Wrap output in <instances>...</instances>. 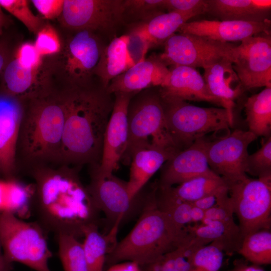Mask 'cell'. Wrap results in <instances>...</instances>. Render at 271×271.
<instances>
[{
	"label": "cell",
	"instance_id": "cell-2",
	"mask_svg": "<svg viewBox=\"0 0 271 271\" xmlns=\"http://www.w3.org/2000/svg\"><path fill=\"white\" fill-rule=\"evenodd\" d=\"M65 112L59 164L81 168L98 165L114 95L97 81L61 93Z\"/></svg>",
	"mask_w": 271,
	"mask_h": 271
},
{
	"label": "cell",
	"instance_id": "cell-20",
	"mask_svg": "<svg viewBox=\"0 0 271 271\" xmlns=\"http://www.w3.org/2000/svg\"><path fill=\"white\" fill-rule=\"evenodd\" d=\"M170 69L159 55L144 58L113 78L106 89L111 94H136L146 89L159 87L165 81Z\"/></svg>",
	"mask_w": 271,
	"mask_h": 271
},
{
	"label": "cell",
	"instance_id": "cell-12",
	"mask_svg": "<svg viewBox=\"0 0 271 271\" xmlns=\"http://www.w3.org/2000/svg\"><path fill=\"white\" fill-rule=\"evenodd\" d=\"M256 138L248 130L236 129L214 140H208L206 155L210 169L227 184L246 178L247 148Z\"/></svg>",
	"mask_w": 271,
	"mask_h": 271
},
{
	"label": "cell",
	"instance_id": "cell-29",
	"mask_svg": "<svg viewBox=\"0 0 271 271\" xmlns=\"http://www.w3.org/2000/svg\"><path fill=\"white\" fill-rule=\"evenodd\" d=\"M119 225L118 223L113 225L107 235L100 232L98 223L85 227L82 244L88 271H103L106 255L116 243L115 236Z\"/></svg>",
	"mask_w": 271,
	"mask_h": 271
},
{
	"label": "cell",
	"instance_id": "cell-39",
	"mask_svg": "<svg viewBox=\"0 0 271 271\" xmlns=\"http://www.w3.org/2000/svg\"><path fill=\"white\" fill-rule=\"evenodd\" d=\"M1 8L14 16L33 33H37L43 27L42 20L35 16L26 0H0Z\"/></svg>",
	"mask_w": 271,
	"mask_h": 271
},
{
	"label": "cell",
	"instance_id": "cell-3",
	"mask_svg": "<svg viewBox=\"0 0 271 271\" xmlns=\"http://www.w3.org/2000/svg\"><path fill=\"white\" fill-rule=\"evenodd\" d=\"M61 93L24 102L17 149L18 169L59 164L64 124Z\"/></svg>",
	"mask_w": 271,
	"mask_h": 271
},
{
	"label": "cell",
	"instance_id": "cell-31",
	"mask_svg": "<svg viewBox=\"0 0 271 271\" xmlns=\"http://www.w3.org/2000/svg\"><path fill=\"white\" fill-rule=\"evenodd\" d=\"M227 188L226 181L216 174L200 176L171 187L177 197L190 203Z\"/></svg>",
	"mask_w": 271,
	"mask_h": 271
},
{
	"label": "cell",
	"instance_id": "cell-6",
	"mask_svg": "<svg viewBox=\"0 0 271 271\" xmlns=\"http://www.w3.org/2000/svg\"><path fill=\"white\" fill-rule=\"evenodd\" d=\"M161 99L169 132L180 151L209 133L230 132L234 121L224 108L202 107L186 101Z\"/></svg>",
	"mask_w": 271,
	"mask_h": 271
},
{
	"label": "cell",
	"instance_id": "cell-11",
	"mask_svg": "<svg viewBox=\"0 0 271 271\" xmlns=\"http://www.w3.org/2000/svg\"><path fill=\"white\" fill-rule=\"evenodd\" d=\"M164 51L159 55L168 67L186 66L203 69L221 58L229 57L232 62L235 45L197 35L175 33L164 42Z\"/></svg>",
	"mask_w": 271,
	"mask_h": 271
},
{
	"label": "cell",
	"instance_id": "cell-15",
	"mask_svg": "<svg viewBox=\"0 0 271 271\" xmlns=\"http://www.w3.org/2000/svg\"><path fill=\"white\" fill-rule=\"evenodd\" d=\"M113 94L114 104L104 135L101 160L98 165L90 167L104 177L113 175L126 151L128 139L127 107L134 95L124 93Z\"/></svg>",
	"mask_w": 271,
	"mask_h": 271
},
{
	"label": "cell",
	"instance_id": "cell-38",
	"mask_svg": "<svg viewBox=\"0 0 271 271\" xmlns=\"http://www.w3.org/2000/svg\"><path fill=\"white\" fill-rule=\"evenodd\" d=\"M246 173L258 178L271 177V137L263 142L253 154L248 155L246 162Z\"/></svg>",
	"mask_w": 271,
	"mask_h": 271
},
{
	"label": "cell",
	"instance_id": "cell-43",
	"mask_svg": "<svg viewBox=\"0 0 271 271\" xmlns=\"http://www.w3.org/2000/svg\"><path fill=\"white\" fill-rule=\"evenodd\" d=\"M232 205L228 193L221 201L212 208L205 211L204 219L221 221H234Z\"/></svg>",
	"mask_w": 271,
	"mask_h": 271
},
{
	"label": "cell",
	"instance_id": "cell-23",
	"mask_svg": "<svg viewBox=\"0 0 271 271\" xmlns=\"http://www.w3.org/2000/svg\"><path fill=\"white\" fill-rule=\"evenodd\" d=\"M39 70L25 68L10 59L1 76L0 91L23 102L51 93L46 83L36 79Z\"/></svg>",
	"mask_w": 271,
	"mask_h": 271
},
{
	"label": "cell",
	"instance_id": "cell-49",
	"mask_svg": "<svg viewBox=\"0 0 271 271\" xmlns=\"http://www.w3.org/2000/svg\"><path fill=\"white\" fill-rule=\"evenodd\" d=\"M11 264L5 260L0 246V271H11Z\"/></svg>",
	"mask_w": 271,
	"mask_h": 271
},
{
	"label": "cell",
	"instance_id": "cell-8",
	"mask_svg": "<svg viewBox=\"0 0 271 271\" xmlns=\"http://www.w3.org/2000/svg\"><path fill=\"white\" fill-rule=\"evenodd\" d=\"M228 195L243 238L261 229H270L271 177H248L228 183Z\"/></svg>",
	"mask_w": 271,
	"mask_h": 271
},
{
	"label": "cell",
	"instance_id": "cell-21",
	"mask_svg": "<svg viewBox=\"0 0 271 271\" xmlns=\"http://www.w3.org/2000/svg\"><path fill=\"white\" fill-rule=\"evenodd\" d=\"M203 76L211 94L221 103L234 121L235 100L244 90L231 59L225 57L204 68Z\"/></svg>",
	"mask_w": 271,
	"mask_h": 271
},
{
	"label": "cell",
	"instance_id": "cell-48",
	"mask_svg": "<svg viewBox=\"0 0 271 271\" xmlns=\"http://www.w3.org/2000/svg\"><path fill=\"white\" fill-rule=\"evenodd\" d=\"M229 271H265L260 265L247 263L240 262L236 263L231 270Z\"/></svg>",
	"mask_w": 271,
	"mask_h": 271
},
{
	"label": "cell",
	"instance_id": "cell-1",
	"mask_svg": "<svg viewBox=\"0 0 271 271\" xmlns=\"http://www.w3.org/2000/svg\"><path fill=\"white\" fill-rule=\"evenodd\" d=\"M79 168L63 164L36 166L28 171L34 180L31 213L48 234L83 236L87 226L97 223L98 210Z\"/></svg>",
	"mask_w": 271,
	"mask_h": 271
},
{
	"label": "cell",
	"instance_id": "cell-13",
	"mask_svg": "<svg viewBox=\"0 0 271 271\" xmlns=\"http://www.w3.org/2000/svg\"><path fill=\"white\" fill-rule=\"evenodd\" d=\"M232 64L244 90L271 87L269 33L242 40L234 48Z\"/></svg>",
	"mask_w": 271,
	"mask_h": 271
},
{
	"label": "cell",
	"instance_id": "cell-19",
	"mask_svg": "<svg viewBox=\"0 0 271 271\" xmlns=\"http://www.w3.org/2000/svg\"><path fill=\"white\" fill-rule=\"evenodd\" d=\"M158 89L163 99L206 101L222 106L209 91L203 76L191 67L173 66Z\"/></svg>",
	"mask_w": 271,
	"mask_h": 271
},
{
	"label": "cell",
	"instance_id": "cell-33",
	"mask_svg": "<svg viewBox=\"0 0 271 271\" xmlns=\"http://www.w3.org/2000/svg\"><path fill=\"white\" fill-rule=\"evenodd\" d=\"M200 247L190 238L177 248L140 266L142 271H189L192 253Z\"/></svg>",
	"mask_w": 271,
	"mask_h": 271
},
{
	"label": "cell",
	"instance_id": "cell-46",
	"mask_svg": "<svg viewBox=\"0 0 271 271\" xmlns=\"http://www.w3.org/2000/svg\"><path fill=\"white\" fill-rule=\"evenodd\" d=\"M106 271H142L140 265L136 262L125 261L109 266Z\"/></svg>",
	"mask_w": 271,
	"mask_h": 271
},
{
	"label": "cell",
	"instance_id": "cell-18",
	"mask_svg": "<svg viewBox=\"0 0 271 271\" xmlns=\"http://www.w3.org/2000/svg\"><path fill=\"white\" fill-rule=\"evenodd\" d=\"M270 20L260 22L203 20L183 24L177 33L189 34L222 42L240 41L262 33H269Z\"/></svg>",
	"mask_w": 271,
	"mask_h": 271
},
{
	"label": "cell",
	"instance_id": "cell-7",
	"mask_svg": "<svg viewBox=\"0 0 271 271\" xmlns=\"http://www.w3.org/2000/svg\"><path fill=\"white\" fill-rule=\"evenodd\" d=\"M48 233L36 221L12 213L0 215V246L6 261L22 263L36 271H51L52 256Z\"/></svg>",
	"mask_w": 271,
	"mask_h": 271
},
{
	"label": "cell",
	"instance_id": "cell-42",
	"mask_svg": "<svg viewBox=\"0 0 271 271\" xmlns=\"http://www.w3.org/2000/svg\"><path fill=\"white\" fill-rule=\"evenodd\" d=\"M166 10L169 12L190 13L197 16L206 13V0H165Z\"/></svg>",
	"mask_w": 271,
	"mask_h": 271
},
{
	"label": "cell",
	"instance_id": "cell-34",
	"mask_svg": "<svg viewBox=\"0 0 271 271\" xmlns=\"http://www.w3.org/2000/svg\"><path fill=\"white\" fill-rule=\"evenodd\" d=\"M165 0H123L122 20L130 29L165 13Z\"/></svg>",
	"mask_w": 271,
	"mask_h": 271
},
{
	"label": "cell",
	"instance_id": "cell-37",
	"mask_svg": "<svg viewBox=\"0 0 271 271\" xmlns=\"http://www.w3.org/2000/svg\"><path fill=\"white\" fill-rule=\"evenodd\" d=\"M223 254L221 248L212 243L200 247L192 253L189 271H218Z\"/></svg>",
	"mask_w": 271,
	"mask_h": 271
},
{
	"label": "cell",
	"instance_id": "cell-41",
	"mask_svg": "<svg viewBox=\"0 0 271 271\" xmlns=\"http://www.w3.org/2000/svg\"><path fill=\"white\" fill-rule=\"evenodd\" d=\"M42 57L34 44L25 43L19 47L15 58L25 68L38 69L42 63Z\"/></svg>",
	"mask_w": 271,
	"mask_h": 271
},
{
	"label": "cell",
	"instance_id": "cell-44",
	"mask_svg": "<svg viewBox=\"0 0 271 271\" xmlns=\"http://www.w3.org/2000/svg\"><path fill=\"white\" fill-rule=\"evenodd\" d=\"M37 11L46 19H54L61 16L64 0H33Z\"/></svg>",
	"mask_w": 271,
	"mask_h": 271
},
{
	"label": "cell",
	"instance_id": "cell-25",
	"mask_svg": "<svg viewBox=\"0 0 271 271\" xmlns=\"http://www.w3.org/2000/svg\"><path fill=\"white\" fill-rule=\"evenodd\" d=\"M206 13L221 21L260 22L269 20L270 0H206Z\"/></svg>",
	"mask_w": 271,
	"mask_h": 271
},
{
	"label": "cell",
	"instance_id": "cell-5",
	"mask_svg": "<svg viewBox=\"0 0 271 271\" xmlns=\"http://www.w3.org/2000/svg\"><path fill=\"white\" fill-rule=\"evenodd\" d=\"M127 117L128 143L121 161L124 164L129 165L132 154L142 148H177L168 130L158 87L134 94L128 105Z\"/></svg>",
	"mask_w": 271,
	"mask_h": 271
},
{
	"label": "cell",
	"instance_id": "cell-28",
	"mask_svg": "<svg viewBox=\"0 0 271 271\" xmlns=\"http://www.w3.org/2000/svg\"><path fill=\"white\" fill-rule=\"evenodd\" d=\"M196 16L190 13L169 12L160 14L146 23L130 29L146 41L149 47L164 42L180 27Z\"/></svg>",
	"mask_w": 271,
	"mask_h": 271
},
{
	"label": "cell",
	"instance_id": "cell-16",
	"mask_svg": "<svg viewBox=\"0 0 271 271\" xmlns=\"http://www.w3.org/2000/svg\"><path fill=\"white\" fill-rule=\"evenodd\" d=\"M24 102L0 91V175L16 177L17 149Z\"/></svg>",
	"mask_w": 271,
	"mask_h": 271
},
{
	"label": "cell",
	"instance_id": "cell-14",
	"mask_svg": "<svg viewBox=\"0 0 271 271\" xmlns=\"http://www.w3.org/2000/svg\"><path fill=\"white\" fill-rule=\"evenodd\" d=\"M90 182L87 188L98 212L104 213L112 226L128 217L136 207L143 204L145 195L141 191L134 199L128 194L126 182L113 175L104 177L90 168Z\"/></svg>",
	"mask_w": 271,
	"mask_h": 271
},
{
	"label": "cell",
	"instance_id": "cell-22",
	"mask_svg": "<svg viewBox=\"0 0 271 271\" xmlns=\"http://www.w3.org/2000/svg\"><path fill=\"white\" fill-rule=\"evenodd\" d=\"M179 151L176 148L158 146L136 151L130 159L129 177L126 182L130 197L136 198L152 176Z\"/></svg>",
	"mask_w": 271,
	"mask_h": 271
},
{
	"label": "cell",
	"instance_id": "cell-32",
	"mask_svg": "<svg viewBox=\"0 0 271 271\" xmlns=\"http://www.w3.org/2000/svg\"><path fill=\"white\" fill-rule=\"evenodd\" d=\"M155 202L158 208L179 228L184 229L191 224L192 203L177 197L171 187H159L156 183Z\"/></svg>",
	"mask_w": 271,
	"mask_h": 271
},
{
	"label": "cell",
	"instance_id": "cell-17",
	"mask_svg": "<svg viewBox=\"0 0 271 271\" xmlns=\"http://www.w3.org/2000/svg\"><path fill=\"white\" fill-rule=\"evenodd\" d=\"M208 141L205 137L201 138L176 153L161 167L157 185L173 187L200 176L215 174L210 169L207 160Z\"/></svg>",
	"mask_w": 271,
	"mask_h": 271
},
{
	"label": "cell",
	"instance_id": "cell-24",
	"mask_svg": "<svg viewBox=\"0 0 271 271\" xmlns=\"http://www.w3.org/2000/svg\"><path fill=\"white\" fill-rule=\"evenodd\" d=\"M185 230L200 246L212 243L227 254L238 253L243 240L239 227L234 221L204 219L201 223L187 225Z\"/></svg>",
	"mask_w": 271,
	"mask_h": 271
},
{
	"label": "cell",
	"instance_id": "cell-27",
	"mask_svg": "<svg viewBox=\"0 0 271 271\" xmlns=\"http://www.w3.org/2000/svg\"><path fill=\"white\" fill-rule=\"evenodd\" d=\"M33 184H26L17 177L0 178V215L12 213L22 219L31 213Z\"/></svg>",
	"mask_w": 271,
	"mask_h": 271
},
{
	"label": "cell",
	"instance_id": "cell-30",
	"mask_svg": "<svg viewBox=\"0 0 271 271\" xmlns=\"http://www.w3.org/2000/svg\"><path fill=\"white\" fill-rule=\"evenodd\" d=\"M244 108L248 131L257 138L270 136L271 87L248 97Z\"/></svg>",
	"mask_w": 271,
	"mask_h": 271
},
{
	"label": "cell",
	"instance_id": "cell-45",
	"mask_svg": "<svg viewBox=\"0 0 271 271\" xmlns=\"http://www.w3.org/2000/svg\"><path fill=\"white\" fill-rule=\"evenodd\" d=\"M227 193L228 188L217 193L203 197L191 203L193 205L206 211L218 204Z\"/></svg>",
	"mask_w": 271,
	"mask_h": 271
},
{
	"label": "cell",
	"instance_id": "cell-47",
	"mask_svg": "<svg viewBox=\"0 0 271 271\" xmlns=\"http://www.w3.org/2000/svg\"><path fill=\"white\" fill-rule=\"evenodd\" d=\"M204 218L205 211L192 204L191 212V224L201 223Z\"/></svg>",
	"mask_w": 271,
	"mask_h": 271
},
{
	"label": "cell",
	"instance_id": "cell-50",
	"mask_svg": "<svg viewBox=\"0 0 271 271\" xmlns=\"http://www.w3.org/2000/svg\"><path fill=\"white\" fill-rule=\"evenodd\" d=\"M7 22V17L3 12L2 8L0 6V35L2 34L3 29L6 26Z\"/></svg>",
	"mask_w": 271,
	"mask_h": 271
},
{
	"label": "cell",
	"instance_id": "cell-9",
	"mask_svg": "<svg viewBox=\"0 0 271 271\" xmlns=\"http://www.w3.org/2000/svg\"><path fill=\"white\" fill-rule=\"evenodd\" d=\"M122 1L64 0L62 22L71 31H91L110 42L124 27Z\"/></svg>",
	"mask_w": 271,
	"mask_h": 271
},
{
	"label": "cell",
	"instance_id": "cell-40",
	"mask_svg": "<svg viewBox=\"0 0 271 271\" xmlns=\"http://www.w3.org/2000/svg\"><path fill=\"white\" fill-rule=\"evenodd\" d=\"M37 34L34 45L42 57L60 52L61 43L59 37L56 30L51 25L43 26Z\"/></svg>",
	"mask_w": 271,
	"mask_h": 271
},
{
	"label": "cell",
	"instance_id": "cell-10",
	"mask_svg": "<svg viewBox=\"0 0 271 271\" xmlns=\"http://www.w3.org/2000/svg\"><path fill=\"white\" fill-rule=\"evenodd\" d=\"M72 31L63 49V73L68 84L67 88L84 86L96 81L95 69L109 42L91 31Z\"/></svg>",
	"mask_w": 271,
	"mask_h": 271
},
{
	"label": "cell",
	"instance_id": "cell-36",
	"mask_svg": "<svg viewBox=\"0 0 271 271\" xmlns=\"http://www.w3.org/2000/svg\"><path fill=\"white\" fill-rule=\"evenodd\" d=\"M58 254L64 271H88L82 242L71 235L57 236Z\"/></svg>",
	"mask_w": 271,
	"mask_h": 271
},
{
	"label": "cell",
	"instance_id": "cell-35",
	"mask_svg": "<svg viewBox=\"0 0 271 271\" xmlns=\"http://www.w3.org/2000/svg\"><path fill=\"white\" fill-rule=\"evenodd\" d=\"M252 264L271 263L270 229H261L246 235L238 252Z\"/></svg>",
	"mask_w": 271,
	"mask_h": 271
},
{
	"label": "cell",
	"instance_id": "cell-26",
	"mask_svg": "<svg viewBox=\"0 0 271 271\" xmlns=\"http://www.w3.org/2000/svg\"><path fill=\"white\" fill-rule=\"evenodd\" d=\"M129 35H122L110 41L104 48L95 69V80L106 88L110 82L136 63L129 50Z\"/></svg>",
	"mask_w": 271,
	"mask_h": 271
},
{
	"label": "cell",
	"instance_id": "cell-4",
	"mask_svg": "<svg viewBox=\"0 0 271 271\" xmlns=\"http://www.w3.org/2000/svg\"><path fill=\"white\" fill-rule=\"evenodd\" d=\"M155 184L146 195L141 215L128 234L116 242L108 252L105 264L125 261L142 265L172 251L190 239L185 230L177 227L157 207Z\"/></svg>",
	"mask_w": 271,
	"mask_h": 271
}]
</instances>
